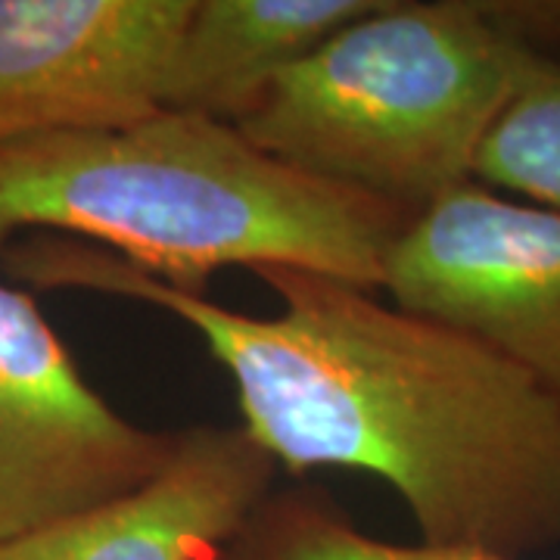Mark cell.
<instances>
[{
    "mask_svg": "<svg viewBox=\"0 0 560 560\" xmlns=\"http://www.w3.org/2000/svg\"><path fill=\"white\" fill-rule=\"evenodd\" d=\"M381 290L486 346L560 405V209L467 180L401 231Z\"/></svg>",
    "mask_w": 560,
    "mask_h": 560,
    "instance_id": "obj_4",
    "label": "cell"
},
{
    "mask_svg": "<svg viewBox=\"0 0 560 560\" xmlns=\"http://www.w3.org/2000/svg\"><path fill=\"white\" fill-rule=\"evenodd\" d=\"M480 0H381L290 66L237 125L305 175L418 215L460 184L536 69Z\"/></svg>",
    "mask_w": 560,
    "mask_h": 560,
    "instance_id": "obj_3",
    "label": "cell"
},
{
    "mask_svg": "<svg viewBox=\"0 0 560 560\" xmlns=\"http://www.w3.org/2000/svg\"><path fill=\"white\" fill-rule=\"evenodd\" d=\"M480 7L529 57L560 66V0H480Z\"/></svg>",
    "mask_w": 560,
    "mask_h": 560,
    "instance_id": "obj_11",
    "label": "cell"
},
{
    "mask_svg": "<svg viewBox=\"0 0 560 560\" xmlns=\"http://www.w3.org/2000/svg\"><path fill=\"white\" fill-rule=\"evenodd\" d=\"M411 219L184 113L0 143V256L22 237H69L184 293H206L224 268L268 265L381 293Z\"/></svg>",
    "mask_w": 560,
    "mask_h": 560,
    "instance_id": "obj_2",
    "label": "cell"
},
{
    "mask_svg": "<svg viewBox=\"0 0 560 560\" xmlns=\"http://www.w3.org/2000/svg\"><path fill=\"white\" fill-rule=\"evenodd\" d=\"M215 560H517L433 548L393 545L361 533L342 508L318 489H280L256 508L241 533Z\"/></svg>",
    "mask_w": 560,
    "mask_h": 560,
    "instance_id": "obj_9",
    "label": "cell"
},
{
    "mask_svg": "<svg viewBox=\"0 0 560 560\" xmlns=\"http://www.w3.org/2000/svg\"><path fill=\"white\" fill-rule=\"evenodd\" d=\"M381 0H194L160 109L241 125L268 88Z\"/></svg>",
    "mask_w": 560,
    "mask_h": 560,
    "instance_id": "obj_8",
    "label": "cell"
},
{
    "mask_svg": "<svg viewBox=\"0 0 560 560\" xmlns=\"http://www.w3.org/2000/svg\"><path fill=\"white\" fill-rule=\"evenodd\" d=\"M474 180L560 209V66L539 62L482 140Z\"/></svg>",
    "mask_w": 560,
    "mask_h": 560,
    "instance_id": "obj_10",
    "label": "cell"
},
{
    "mask_svg": "<svg viewBox=\"0 0 560 560\" xmlns=\"http://www.w3.org/2000/svg\"><path fill=\"white\" fill-rule=\"evenodd\" d=\"M178 442L119 415L32 290L0 283V545L147 486Z\"/></svg>",
    "mask_w": 560,
    "mask_h": 560,
    "instance_id": "obj_5",
    "label": "cell"
},
{
    "mask_svg": "<svg viewBox=\"0 0 560 560\" xmlns=\"http://www.w3.org/2000/svg\"><path fill=\"white\" fill-rule=\"evenodd\" d=\"M3 259L28 287L143 302L190 327L268 458L293 477H377L420 545L517 560L560 548V405L458 330L302 268L253 271L280 302L253 318L94 243L22 237Z\"/></svg>",
    "mask_w": 560,
    "mask_h": 560,
    "instance_id": "obj_1",
    "label": "cell"
},
{
    "mask_svg": "<svg viewBox=\"0 0 560 560\" xmlns=\"http://www.w3.org/2000/svg\"><path fill=\"white\" fill-rule=\"evenodd\" d=\"M275 474L243 427H190L147 486L0 545V560H215Z\"/></svg>",
    "mask_w": 560,
    "mask_h": 560,
    "instance_id": "obj_7",
    "label": "cell"
},
{
    "mask_svg": "<svg viewBox=\"0 0 560 560\" xmlns=\"http://www.w3.org/2000/svg\"><path fill=\"white\" fill-rule=\"evenodd\" d=\"M194 0H0V143L160 113Z\"/></svg>",
    "mask_w": 560,
    "mask_h": 560,
    "instance_id": "obj_6",
    "label": "cell"
}]
</instances>
